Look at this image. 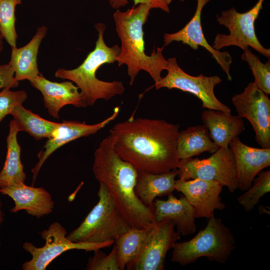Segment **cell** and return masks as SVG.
<instances>
[{
    "instance_id": "1",
    "label": "cell",
    "mask_w": 270,
    "mask_h": 270,
    "mask_svg": "<svg viewBox=\"0 0 270 270\" xmlns=\"http://www.w3.org/2000/svg\"><path fill=\"white\" fill-rule=\"evenodd\" d=\"M179 128L163 120L131 117L109 132L122 159L138 172L162 174L177 168Z\"/></svg>"
},
{
    "instance_id": "2",
    "label": "cell",
    "mask_w": 270,
    "mask_h": 270,
    "mask_svg": "<svg viewBox=\"0 0 270 270\" xmlns=\"http://www.w3.org/2000/svg\"><path fill=\"white\" fill-rule=\"evenodd\" d=\"M94 157V177L104 185L131 226L146 228L154 222L153 206H146L136 194L138 170L116 153L110 135L100 142Z\"/></svg>"
},
{
    "instance_id": "3",
    "label": "cell",
    "mask_w": 270,
    "mask_h": 270,
    "mask_svg": "<svg viewBox=\"0 0 270 270\" xmlns=\"http://www.w3.org/2000/svg\"><path fill=\"white\" fill-rule=\"evenodd\" d=\"M151 9L148 5L140 4L125 12L117 10L114 14L116 30L121 42L116 62L118 66L126 65L130 85L140 70L147 72L155 84L162 79V71L167 69L164 46L154 49L150 56L145 52L143 26Z\"/></svg>"
},
{
    "instance_id": "4",
    "label": "cell",
    "mask_w": 270,
    "mask_h": 270,
    "mask_svg": "<svg viewBox=\"0 0 270 270\" xmlns=\"http://www.w3.org/2000/svg\"><path fill=\"white\" fill-rule=\"evenodd\" d=\"M94 27L98 32L95 48L82 64L72 70L60 68L54 74L56 78L70 80L76 84L86 106L94 105L100 99L108 100L122 95L125 90L120 81L105 82L96 76L97 70L102 65L116 62L120 48L117 44L109 47L106 44L104 38L105 24L98 23Z\"/></svg>"
},
{
    "instance_id": "5",
    "label": "cell",
    "mask_w": 270,
    "mask_h": 270,
    "mask_svg": "<svg viewBox=\"0 0 270 270\" xmlns=\"http://www.w3.org/2000/svg\"><path fill=\"white\" fill-rule=\"evenodd\" d=\"M208 220L205 228L192 238L175 243L172 262L186 266L202 257L219 263L226 262L235 248L234 236L221 219L214 216Z\"/></svg>"
},
{
    "instance_id": "6",
    "label": "cell",
    "mask_w": 270,
    "mask_h": 270,
    "mask_svg": "<svg viewBox=\"0 0 270 270\" xmlns=\"http://www.w3.org/2000/svg\"><path fill=\"white\" fill-rule=\"evenodd\" d=\"M99 183L98 202L80 225L66 236L72 242L101 243L114 241L132 228L104 185Z\"/></svg>"
},
{
    "instance_id": "7",
    "label": "cell",
    "mask_w": 270,
    "mask_h": 270,
    "mask_svg": "<svg viewBox=\"0 0 270 270\" xmlns=\"http://www.w3.org/2000/svg\"><path fill=\"white\" fill-rule=\"evenodd\" d=\"M176 168L179 179L215 180L231 193L238 188L235 159L230 147L219 148L207 158L180 160Z\"/></svg>"
},
{
    "instance_id": "8",
    "label": "cell",
    "mask_w": 270,
    "mask_h": 270,
    "mask_svg": "<svg viewBox=\"0 0 270 270\" xmlns=\"http://www.w3.org/2000/svg\"><path fill=\"white\" fill-rule=\"evenodd\" d=\"M264 0H258L249 10L238 12L234 8L222 12L216 20L225 26L228 34H218L212 47L216 50L229 46H236L244 50L250 46L262 56L270 58V50L264 48L258 40L255 32L254 22L262 8Z\"/></svg>"
},
{
    "instance_id": "9",
    "label": "cell",
    "mask_w": 270,
    "mask_h": 270,
    "mask_svg": "<svg viewBox=\"0 0 270 270\" xmlns=\"http://www.w3.org/2000/svg\"><path fill=\"white\" fill-rule=\"evenodd\" d=\"M66 233V230L60 224L54 222L40 232L45 240L43 246L38 248L32 242H25L22 248L30 254L32 258L22 264V270H44L56 258L68 250L95 252L109 247L114 242L112 240L101 243L74 242L67 238Z\"/></svg>"
},
{
    "instance_id": "10",
    "label": "cell",
    "mask_w": 270,
    "mask_h": 270,
    "mask_svg": "<svg viewBox=\"0 0 270 270\" xmlns=\"http://www.w3.org/2000/svg\"><path fill=\"white\" fill-rule=\"evenodd\" d=\"M167 62L168 73L154 84L153 87L156 90L166 88L189 92L201 100L202 108L231 114L230 108L220 102L214 93V87L222 82L218 76H208L202 74L198 76H191L180 67L176 58H169Z\"/></svg>"
},
{
    "instance_id": "11",
    "label": "cell",
    "mask_w": 270,
    "mask_h": 270,
    "mask_svg": "<svg viewBox=\"0 0 270 270\" xmlns=\"http://www.w3.org/2000/svg\"><path fill=\"white\" fill-rule=\"evenodd\" d=\"M172 220L155 221L146 228L142 246L137 255L126 268L128 270H164L168 250L172 248L180 234Z\"/></svg>"
},
{
    "instance_id": "12",
    "label": "cell",
    "mask_w": 270,
    "mask_h": 270,
    "mask_svg": "<svg viewBox=\"0 0 270 270\" xmlns=\"http://www.w3.org/2000/svg\"><path fill=\"white\" fill-rule=\"evenodd\" d=\"M232 102L238 116L246 119L255 132V140L262 148H270V100L254 82L235 94Z\"/></svg>"
},
{
    "instance_id": "13",
    "label": "cell",
    "mask_w": 270,
    "mask_h": 270,
    "mask_svg": "<svg viewBox=\"0 0 270 270\" xmlns=\"http://www.w3.org/2000/svg\"><path fill=\"white\" fill-rule=\"evenodd\" d=\"M120 112V106L115 107L110 116L95 124H89L84 122L65 120L59 122L51 136L46 142L44 150L38 154V160L31 170L32 173V184L35 182L44 162L56 150L72 141L96 134L116 119Z\"/></svg>"
},
{
    "instance_id": "14",
    "label": "cell",
    "mask_w": 270,
    "mask_h": 270,
    "mask_svg": "<svg viewBox=\"0 0 270 270\" xmlns=\"http://www.w3.org/2000/svg\"><path fill=\"white\" fill-rule=\"evenodd\" d=\"M222 186L215 180L198 178L176 180L175 190L182 192L193 207L196 218L214 216L216 210L225 208L220 193Z\"/></svg>"
},
{
    "instance_id": "15",
    "label": "cell",
    "mask_w": 270,
    "mask_h": 270,
    "mask_svg": "<svg viewBox=\"0 0 270 270\" xmlns=\"http://www.w3.org/2000/svg\"><path fill=\"white\" fill-rule=\"evenodd\" d=\"M210 0H197V6L195 13L190 21L180 30L172 34H164V46L173 42H182L190 46L194 50L198 46H202L209 52L216 62L220 66L226 74L229 80H232L230 70L232 63V58L228 52H220L215 50L210 45L206 40L202 32L201 15L203 8Z\"/></svg>"
},
{
    "instance_id": "16",
    "label": "cell",
    "mask_w": 270,
    "mask_h": 270,
    "mask_svg": "<svg viewBox=\"0 0 270 270\" xmlns=\"http://www.w3.org/2000/svg\"><path fill=\"white\" fill-rule=\"evenodd\" d=\"M229 147L235 159L238 188L246 191L251 186L258 174L270 166V148L248 146L238 136L230 141Z\"/></svg>"
},
{
    "instance_id": "17",
    "label": "cell",
    "mask_w": 270,
    "mask_h": 270,
    "mask_svg": "<svg viewBox=\"0 0 270 270\" xmlns=\"http://www.w3.org/2000/svg\"><path fill=\"white\" fill-rule=\"evenodd\" d=\"M30 82L41 92L46 108L54 118H59L60 110L65 106L87 107L78 88L71 81L52 82L40 73Z\"/></svg>"
},
{
    "instance_id": "18",
    "label": "cell",
    "mask_w": 270,
    "mask_h": 270,
    "mask_svg": "<svg viewBox=\"0 0 270 270\" xmlns=\"http://www.w3.org/2000/svg\"><path fill=\"white\" fill-rule=\"evenodd\" d=\"M0 192L14 200L12 212L25 210L30 215L40 218L49 214L54 208L51 194L44 188L28 186L24 183L0 188Z\"/></svg>"
},
{
    "instance_id": "19",
    "label": "cell",
    "mask_w": 270,
    "mask_h": 270,
    "mask_svg": "<svg viewBox=\"0 0 270 270\" xmlns=\"http://www.w3.org/2000/svg\"><path fill=\"white\" fill-rule=\"evenodd\" d=\"M153 214L156 222H173L180 235L192 234L196 230L194 208L184 196L178 198L172 193L166 200H156L153 203Z\"/></svg>"
},
{
    "instance_id": "20",
    "label": "cell",
    "mask_w": 270,
    "mask_h": 270,
    "mask_svg": "<svg viewBox=\"0 0 270 270\" xmlns=\"http://www.w3.org/2000/svg\"><path fill=\"white\" fill-rule=\"evenodd\" d=\"M202 120L210 138L218 148L229 147L230 141L245 130L242 118L220 110H204Z\"/></svg>"
},
{
    "instance_id": "21",
    "label": "cell",
    "mask_w": 270,
    "mask_h": 270,
    "mask_svg": "<svg viewBox=\"0 0 270 270\" xmlns=\"http://www.w3.org/2000/svg\"><path fill=\"white\" fill-rule=\"evenodd\" d=\"M48 28L44 25L38 27L31 40L25 46L12 48L8 64L14 71V77L18 82H29L40 74L38 65V54L40 44L46 36Z\"/></svg>"
},
{
    "instance_id": "22",
    "label": "cell",
    "mask_w": 270,
    "mask_h": 270,
    "mask_svg": "<svg viewBox=\"0 0 270 270\" xmlns=\"http://www.w3.org/2000/svg\"><path fill=\"white\" fill-rule=\"evenodd\" d=\"M177 168L162 174L138 172L135 186L137 196L148 207H152L156 197L168 196L175 190Z\"/></svg>"
},
{
    "instance_id": "23",
    "label": "cell",
    "mask_w": 270,
    "mask_h": 270,
    "mask_svg": "<svg viewBox=\"0 0 270 270\" xmlns=\"http://www.w3.org/2000/svg\"><path fill=\"white\" fill-rule=\"evenodd\" d=\"M20 132L16 122L12 120L6 138V158L0 172V188L24 184L26 179V175L20 158L21 148L17 139Z\"/></svg>"
},
{
    "instance_id": "24",
    "label": "cell",
    "mask_w": 270,
    "mask_h": 270,
    "mask_svg": "<svg viewBox=\"0 0 270 270\" xmlns=\"http://www.w3.org/2000/svg\"><path fill=\"white\" fill-rule=\"evenodd\" d=\"M218 148L210 138L204 125L191 126L178 132L176 150L179 160L192 158L204 152L212 154Z\"/></svg>"
},
{
    "instance_id": "25",
    "label": "cell",
    "mask_w": 270,
    "mask_h": 270,
    "mask_svg": "<svg viewBox=\"0 0 270 270\" xmlns=\"http://www.w3.org/2000/svg\"><path fill=\"white\" fill-rule=\"evenodd\" d=\"M20 131H24L36 140L48 138L59 124L46 120L31 110L24 108L22 104L16 106L10 112Z\"/></svg>"
},
{
    "instance_id": "26",
    "label": "cell",
    "mask_w": 270,
    "mask_h": 270,
    "mask_svg": "<svg viewBox=\"0 0 270 270\" xmlns=\"http://www.w3.org/2000/svg\"><path fill=\"white\" fill-rule=\"evenodd\" d=\"M146 228H131L115 240L120 270H124L138 254L145 238Z\"/></svg>"
},
{
    "instance_id": "27",
    "label": "cell",
    "mask_w": 270,
    "mask_h": 270,
    "mask_svg": "<svg viewBox=\"0 0 270 270\" xmlns=\"http://www.w3.org/2000/svg\"><path fill=\"white\" fill-rule=\"evenodd\" d=\"M257 176L251 186L238 198V203L248 212L252 210L260 198L270 192V170H262Z\"/></svg>"
},
{
    "instance_id": "28",
    "label": "cell",
    "mask_w": 270,
    "mask_h": 270,
    "mask_svg": "<svg viewBox=\"0 0 270 270\" xmlns=\"http://www.w3.org/2000/svg\"><path fill=\"white\" fill-rule=\"evenodd\" d=\"M21 3L22 0H0V30L11 48L16 46L15 10Z\"/></svg>"
},
{
    "instance_id": "29",
    "label": "cell",
    "mask_w": 270,
    "mask_h": 270,
    "mask_svg": "<svg viewBox=\"0 0 270 270\" xmlns=\"http://www.w3.org/2000/svg\"><path fill=\"white\" fill-rule=\"evenodd\" d=\"M242 56L250 68L256 86L266 95L270 94V62H262L259 58L248 48L243 50Z\"/></svg>"
},
{
    "instance_id": "30",
    "label": "cell",
    "mask_w": 270,
    "mask_h": 270,
    "mask_svg": "<svg viewBox=\"0 0 270 270\" xmlns=\"http://www.w3.org/2000/svg\"><path fill=\"white\" fill-rule=\"evenodd\" d=\"M86 270H120L117 262L116 248L115 244L108 254L100 250L94 252L86 264Z\"/></svg>"
},
{
    "instance_id": "31",
    "label": "cell",
    "mask_w": 270,
    "mask_h": 270,
    "mask_svg": "<svg viewBox=\"0 0 270 270\" xmlns=\"http://www.w3.org/2000/svg\"><path fill=\"white\" fill-rule=\"evenodd\" d=\"M28 98L23 90L13 91L10 88L2 89L0 92V123L16 106L22 104Z\"/></svg>"
},
{
    "instance_id": "32",
    "label": "cell",
    "mask_w": 270,
    "mask_h": 270,
    "mask_svg": "<svg viewBox=\"0 0 270 270\" xmlns=\"http://www.w3.org/2000/svg\"><path fill=\"white\" fill-rule=\"evenodd\" d=\"M110 6L118 10L121 7L124 6L128 3V0H109ZM134 6L140 4H146L151 8H160L166 12H170V8L162 0H133Z\"/></svg>"
},
{
    "instance_id": "33",
    "label": "cell",
    "mask_w": 270,
    "mask_h": 270,
    "mask_svg": "<svg viewBox=\"0 0 270 270\" xmlns=\"http://www.w3.org/2000/svg\"><path fill=\"white\" fill-rule=\"evenodd\" d=\"M18 83L12 68L8 64H0V89L15 88Z\"/></svg>"
},
{
    "instance_id": "34",
    "label": "cell",
    "mask_w": 270,
    "mask_h": 270,
    "mask_svg": "<svg viewBox=\"0 0 270 270\" xmlns=\"http://www.w3.org/2000/svg\"><path fill=\"white\" fill-rule=\"evenodd\" d=\"M4 36L2 34V33L0 30V54L2 53L3 48H4Z\"/></svg>"
},
{
    "instance_id": "35",
    "label": "cell",
    "mask_w": 270,
    "mask_h": 270,
    "mask_svg": "<svg viewBox=\"0 0 270 270\" xmlns=\"http://www.w3.org/2000/svg\"><path fill=\"white\" fill-rule=\"evenodd\" d=\"M2 204L0 200V228L4 220V214L2 210Z\"/></svg>"
},
{
    "instance_id": "36",
    "label": "cell",
    "mask_w": 270,
    "mask_h": 270,
    "mask_svg": "<svg viewBox=\"0 0 270 270\" xmlns=\"http://www.w3.org/2000/svg\"><path fill=\"white\" fill-rule=\"evenodd\" d=\"M162 0L168 6V4L171 2L172 0Z\"/></svg>"
},
{
    "instance_id": "37",
    "label": "cell",
    "mask_w": 270,
    "mask_h": 270,
    "mask_svg": "<svg viewBox=\"0 0 270 270\" xmlns=\"http://www.w3.org/2000/svg\"></svg>"
}]
</instances>
